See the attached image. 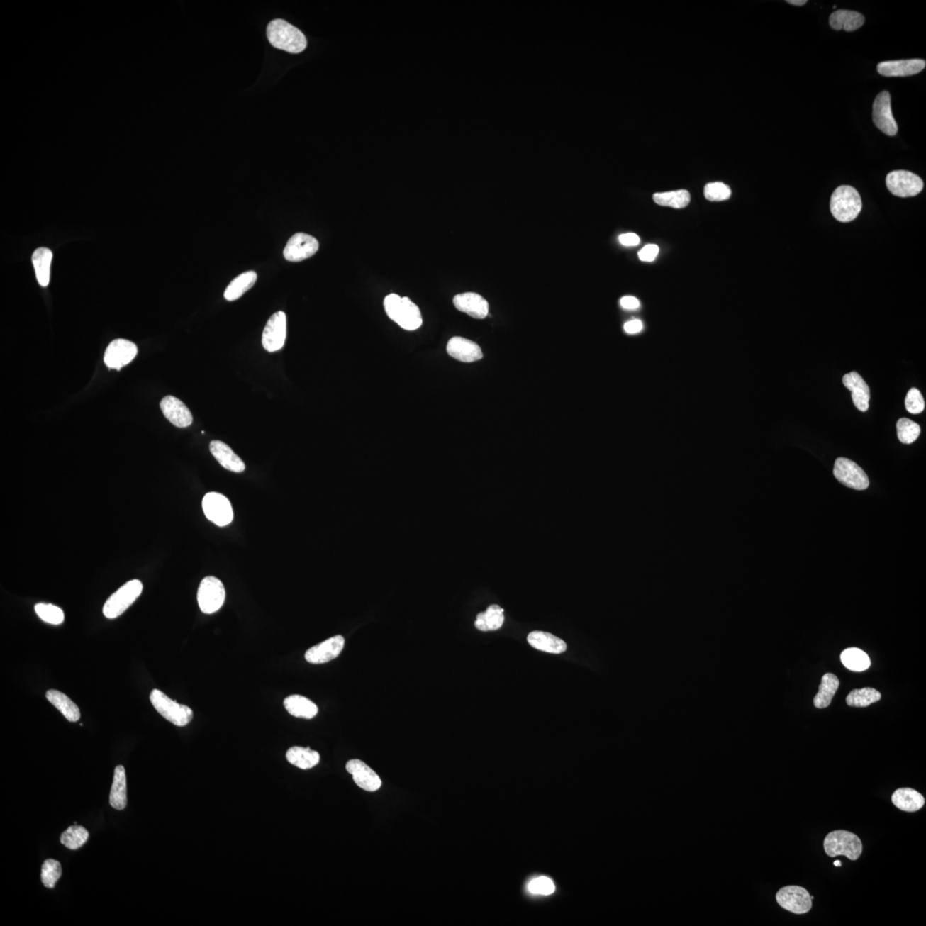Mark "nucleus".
<instances>
[{
	"mask_svg": "<svg viewBox=\"0 0 926 926\" xmlns=\"http://www.w3.org/2000/svg\"><path fill=\"white\" fill-rule=\"evenodd\" d=\"M384 306L388 317L406 330H416L423 323L419 307L408 297L389 294L384 299Z\"/></svg>",
	"mask_w": 926,
	"mask_h": 926,
	"instance_id": "f257e3e1",
	"label": "nucleus"
},
{
	"mask_svg": "<svg viewBox=\"0 0 926 926\" xmlns=\"http://www.w3.org/2000/svg\"><path fill=\"white\" fill-rule=\"evenodd\" d=\"M267 36L274 48L290 53H300L307 47L305 35L285 20L276 19L270 22Z\"/></svg>",
	"mask_w": 926,
	"mask_h": 926,
	"instance_id": "f03ea898",
	"label": "nucleus"
},
{
	"mask_svg": "<svg viewBox=\"0 0 926 926\" xmlns=\"http://www.w3.org/2000/svg\"><path fill=\"white\" fill-rule=\"evenodd\" d=\"M861 210V196L854 187L842 186L832 194L830 211L835 218L841 223L855 220Z\"/></svg>",
	"mask_w": 926,
	"mask_h": 926,
	"instance_id": "7ed1b4c3",
	"label": "nucleus"
},
{
	"mask_svg": "<svg viewBox=\"0 0 926 926\" xmlns=\"http://www.w3.org/2000/svg\"><path fill=\"white\" fill-rule=\"evenodd\" d=\"M823 847L830 857L843 855L853 861L857 860L863 852L861 839L857 835L846 830L831 832L827 835Z\"/></svg>",
	"mask_w": 926,
	"mask_h": 926,
	"instance_id": "20e7f679",
	"label": "nucleus"
},
{
	"mask_svg": "<svg viewBox=\"0 0 926 926\" xmlns=\"http://www.w3.org/2000/svg\"><path fill=\"white\" fill-rule=\"evenodd\" d=\"M150 699L155 710L175 726H186L194 718V711L191 708L179 704L161 691L155 689L151 691Z\"/></svg>",
	"mask_w": 926,
	"mask_h": 926,
	"instance_id": "39448f33",
	"label": "nucleus"
},
{
	"mask_svg": "<svg viewBox=\"0 0 926 926\" xmlns=\"http://www.w3.org/2000/svg\"><path fill=\"white\" fill-rule=\"evenodd\" d=\"M142 592L141 581L135 579L123 585L106 601L102 610L104 616L108 620L120 617L137 601Z\"/></svg>",
	"mask_w": 926,
	"mask_h": 926,
	"instance_id": "423d86ee",
	"label": "nucleus"
},
{
	"mask_svg": "<svg viewBox=\"0 0 926 926\" xmlns=\"http://www.w3.org/2000/svg\"><path fill=\"white\" fill-rule=\"evenodd\" d=\"M226 591L221 581L215 576H207L201 581L198 591L199 606L203 613L212 614L223 606Z\"/></svg>",
	"mask_w": 926,
	"mask_h": 926,
	"instance_id": "0eeeda50",
	"label": "nucleus"
},
{
	"mask_svg": "<svg viewBox=\"0 0 926 926\" xmlns=\"http://www.w3.org/2000/svg\"><path fill=\"white\" fill-rule=\"evenodd\" d=\"M886 184L888 191L899 198L917 196L924 188L923 180L920 176L905 170L893 171L888 174Z\"/></svg>",
	"mask_w": 926,
	"mask_h": 926,
	"instance_id": "6e6552de",
	"label": "nucleus"
},
{
	"mask_svg": "<svg viewBox=\"0 0 926 926\" xmlns=\"http://www.w3.org/2000/svg\"><path fill=\"white\" fill-rule=\"evenodd\" d=\"M202 506L206 518L216 525L225 527L232 523L233 519L232 505L224 495L208 493L204 496Z\"/></svg>",
	"mask_w": 926,
	"mask_h": 926,
	"instance_id": "1a4fd4ad",
	"label": "nucleus"
},
{
	"mask_svg": "<svg viewBox=\"0 0 926 926\" xmlns=\"http://www.w3.org/2000/svg\"><path fill=\"white\" fill-rule=\"evenodd\" d=\"M835 477L842 484L855 490H866L870 485L867 474L860 467L849 459H837L834 467Z\"/></svg>",
	"mask_w": 926,
	"mask_h": 926,
	"instance_id": "9d476101",
	"label": "nucleus"
},
{
	"mask_svg": "<svg viewBox=\"0 0 926 926\" xmlns=\"http://www.w3.org/2000/svg\"><path fill=\"white\" fill-rule=\"evenodd\" d=\"M778 904L786 911L795 915H805L813 908V900L805 888L800 886H786L776 894Z\"/></svg>",
	"mask_w": 926,
	"mask_h": 926,
	"instance_id": "9b49d317",
	"label": "nucleus"
},
{
	"mask_svg": "<svg viewBox=\"0 0 926 926\" xmlns=\"http://www.w3.org/2000/svg\"><path fill=\"white\" fill-rule=\"evenodd\" d=\"M286 338V316L284 311H277L269 318L262 337V344L265 350L273 353L284 347Z\"/></svg>",
	"mask_w": 926,
	"mask_h": 926,
	"instance_id": "f8f14e48",
	"label": "nucleus"
},
{
	"mask_svg": "<svg viewBox=\"0 0 926 926\" xmlns=\"http://www.w3.org/2000/svg\"><path fill=\"white\" fill-rule=\"evenodd\" d=\"M874 122L876 127L888 136H896L898 126L891 110V94L883 91L876 97L874 104Z\"/></svg>",
	"mask_w": 926,
	"mask_h": 926,
	"instance_id": "ddd939ff",
	"label": "nucleus"
},
{
	"mask_svg": "<svg viewBox=\"0 0 926 926\" xmlns=\"http://www.w3.org/2000/svg\"><path fill=\"white\" fill-rule=\"evenodd\" d=\"M319 247L316 238L304 233H295L284 248V255L290 262H301L313 257Z\"/></svg>",
	"mask_w": 926,
	"mask_h": 926,
	"instance_id": "4468645a",
	"label": "nucleus"
},
{
	"mask_svg": "<svg viewBox=\"0 0 926 926\" xmlns=\"http://www.w3.org/2000/svg\"><path fill=\"white\" fill-rule=\"evenodd\" d=\"M137 354L136 344L128 340L116 339L106 347L104 362L109 368L121 369L132 362Z\"/></svg>",
	"mask_w": 926,
	"mask_h": 926,
	"instance_id": "2eb2a0df",
	"label": "nucleus"
},
{
	"mask_svg": "<svg viewBox=\"0 0 926 926\" xmlns=\"http://www.w3.org/2000/svg\"><path fill=\"white\" fill-rule=\"evenodd\" d=\"M345 640L342 636H335L327 639L318 645L311 647L306 651L305 658L311 664H323L329 662L341 654Z\"/></svg>",
	"mask_w": 926,
	"mask_h": 926,
	"instance_id": "dca6fc26",
	"label": "nucleus"
},
{
	"mask_svg": "<svg viewBox=\"0 0 926 926\" xmlns=\"http://www.w3.org/2000/svg\"><path fill=\"white\" fill-rule=\"evenodd\" d=\"M346 769L353 776L356 785L367 792H375L382 786V781L378 774L362 761L359 759L348 761Z\"/></svg>",
	"mask_w": 926,
	"mask_h": 926,
	"instance_id": "f3484780",
	"label": "nucleus"
},
{
	"mask_svg": "<svg viewBox=\"0 0 926 926\" xmlns=\"http://www.w3.org/2000/svg\"><path fill=\"white\" fill-rule=\"evenodd\" d=\"M161 409L164 416L175 427L184 428L189 427L194 421L190 409L173 396H167L161 401Z\"/></svg>",
	"mask_w": 926,
	"mask_h": 926,
	"instance_id": "a211bd4d",
	"label": "nucleus"
},
{
	"mask_svg": "<svg viewBox=\"0 0 926 926\" xmlns=\"http://www.w3.org/2000/svg\"><path fill=\"white\" fill-rule=\"evenodd\" d=\"M925 65V60L920 59L884 61L878 65L876 69L883 77H908L923 71Z\"/></svg>",
	"mask_w": 926,
	"mask_h": 926,
	"instance_id": "6ab92c4d",
	"label": "nucleus"
},
{
	"mask_svg": "<svg viewBox=\"0 0 926 926\" xmlns=\"http://www.w3.org/2000/svg\"><path fill=\"white\" fill-rule=\"evenodd\" d=\"M453 303L457 310L474 318H485L489 313V302L478 294H457L454 297Z\"/></svg>",
	"mask_w": 926,
	"mask_h": 926,
	"instance_id": "aec40b11",
	"label": "nucleus"
},
{
	"mask_svg": "<svg viewBox=\"0 0 926 926\" xmlns=\"http://www.w3.org/2000/svg\"><path fill=\"white\" fill-rule=\"evenodd\" d=\"M448 354L459 362L471 363L483 358L481 347L469 339L454 337L447 344Z\"/></svg>",
	"mask_w": 926,
	"mask_h": 926,
	"instance_id": "412c9836",
	"label": "nucleus"
},
{
	"mask_svg": "<svg viewBox=\"0 0 926 926\" xmlns=\"http://www.w3.org/2000/svg\"><path fill=\"white\" fill-rule=\"evenodd\" d=\"M842 383L852 393V399L859 411L866 412L869 409L871 398L870 388L858 372H852L843 376Z\"/></svg>",
	"mask_w": 926,
	"mask_h": 926,
	"instance_id": "4be33fe9",
	"label": "nucleus"
},
{
	"mask_svg": "<svg viewBox=\"0 0 926 926\" xmlns=\"http://www.w3.org/2000/svg\"><path fill=\"white\" fill-rule=\"evenodd\" d=\"M210 450L213 456L224 469L235 473H242L245 470V462L225 442L213 440L210 444Z\"/></svg>",
	"mask_w": 926,
	"mask_h": 926,
	"instance_id": "5701e85b",
	"label": "nucleus"
},
{
	"mask_svg": "<svg viewBox=\"0 0 926 926\" xmlns=\"http://www.w3.org/2000/svg\"><path fill=\"white\" fill-rule=\"evenodd\" d=\"M528 642L535 649L549 654H559L567 649V645L562 639L553 636L551 633L539 632V630L530 633L528 636Z\"/></svg>",
	"mask_w": 926,
	"mask_h": 926,
	"instance_id": "b1692460",
	"label": "nucleus"
},
{
	"mask_svg": "<svg viewBox=\"0 0 926 926\" xmlns=\"http://www.w3.org/2000/svg\"><path fill=\"white\" fill-rule=\"evenodd\" d=\"M891 801L897 808L907 813H916L923 808L925 804L923 795L915 789L908 788L897 789L892 794Z\"/></svg>",
	"mask_w": 926,
	"mask_h": 926,
	"instance_id": "393cba45",
	"label": "nucleus"
},
{
	"mask_svg": "<svg viewBox=\"0 0 926 926\" xmlns=\"http://www.w3.org/2000/svg\"><path fill=\"white\" fill-rule=\"evenodd\" d=\"M866 18L857 11L839 10L830 15V24L835 30L852 32L863 26Z\"/></svg>",
	"mask_w": 926,
	"mask_h": 926,
	"instance_id": "a878e982",
	"label": "nucleus"
},
{
	"mask_svg": "<svg viewBox=\"0 0 926 926\" xmlns=\"http://www.w3.org/2000/svg\"><path fill=\"white\" fill-rule=\"evenodd\" d=\"M284 707L291 715L297 718L313 719L318 708L313 701L301 695H291L284 700Z\"/></svg>",
	"mask_w": 926,
	"mask_h": 926,
	"instance_id": "bb28decb",
	"label": "nucleus"
},
{
	"mask_svg": "<svg viewBox=\"0 0 926 926\" xmlns=\"http://www.w3.org/2000/svg\"><path fill=\"white\" fill-rule=\"evenodd\" d=\"M109 802L114 809L124 810L127 805V786L125 768L118 765L114 770L113 781L111 788Z\"/></svg>",
	"mask_w": 926,
	"mask_h": 926,
	"instance_id": "cd10ccee",
	"label": "nucleus"
},
{
	"mask_svg": "<svg viewBox=\"0 0 926 926\" xmlns=\"http://www.w3.org/2000/svg\"><path fill=\"white\" fill-rule=\"evenodd\" d=\"M52 261V252L47 247L36 249L32 255L37 281L42 286H48L50 282V268Z\"/></svg>",
	"mask_w": 926,
	"mask_h": 926,
	"instance_id": "c85d7f7f",
	"label": "nucleus"
},
{
	"mask_svg": "<svg viewBox=\"0 0 926 926\" xmlns=\"http://www.w3.org/2000/svg\"><path fill=\"white\" fill-rule=\"evenodd\" d=\"M46 698L71 723H76L80 720L79 708L62 692L49 690L47 691Z\"/></svg>",
	"mask_w": 926,
	"mask_h": 926,
	"instance_id": "c756f323",
	"label": "nucleus"
},
{
	"mask_svg": "<svg viewBox=\"0 0 926 926\" xmlns=\"http://www.w3.org/2000/svg\"><path fill=\"white\" fill-rule=\"evenodd\" d=\"M286 759L291 764L301 769H310L320 761V755L310 748L294 747L286 754Z\"/></svg>",
	"mask_w": 926,
	"mask_h": 926,
	"instance_id": "7c9ffc66",
	"label": "nucleus"
},
{
	"mask_svg": "<svg viewBox=\"0 0 926 926\" xmlns=\"http://www.w3.org/2000/svg\"><path fill=\"white\" fill-rule=\"evenodd\" d=\"M503 621V609L498 605H491L485 613L478 614L474 625L481 632H491L501 628Z\"/></svg>",
	"mask_w": 926,
	"mask_h": 926,
	"instance_id": "2f4dec72",
	"label": "nucleus"
},
{
	"mask_svg": "<svg viewBox=\"0 0 926 926\" xmlns=\"http://www.w3.org/2000/svg\"><path fill=\"white\" fill-rule=\"evenodd\" d=\"M257 278V273L254 272H247L240 274L228 286L224 293L225 299L228 301L238 300L252 288L254 284H256Z\"/></svg>",
	"mask_w": 926,
	"mask_h": 926,
	"instance_id": "473e14b6",
	"label": "nucleus"
},
{
	"mask_svg": "<svg viewBox=\"0 0 926 926\" xmlns=\"http://www.w3.org/2000/svg\"><path fill=\"white\" fill-rule=\"evenodd\" d=\"M839 686V681L837 676L832 674L823 675L818 693L814 698V705L818 708L829 707Z\"/></svg>",
	"mask_w": 926,
	"mask_h": 926,
	"instance_id": "72a5a7b5",
	"label": "nucleus"
},
{
	"mask_svg": "<svg viewBox=\"0 0 926 926\" xmlns=\"http://www.w3.org/2000/svg\"><path fill=\"white\" fill-rule=\"evenodd\" d=\"M841 659L843 665L847 669L854 671H863L866 670L871 666L870 658L868 654L863 650L851 647L844 650L841 654Z\"/></svg>",
	"mask_w": 926,
	"mask_h": 926,
	"instance_id": "f704fd0d",
	"label": "nucleus"
},
{
	"mask_svg": "<svg viewBox=\"0 0 926 926\" xmlns=\"http://www.w3.org/2000/svg\"><path fill=\"white\" fill-rule=\"evenodd\" d=\"M653 199L655 203L661 206L683 208L690 203L691 195L689 191L686 190H679L663 192V194H655L653 196Z\"/></svg>",
	"mask_w": 926,
	"mask_h": 926,
	"instance_id": "c9c22d12",
	"label": "nucleus"
},
{
	"mask_svg": "<svg viewBox=\"0 0 926 926\" xmlns=\"http://www.w3.org/2000/svg\"><path fill=\"white\" fill-rule=\"evenodd\" d=\"M89 839V832L82 826H71L61 835L60 842L69 849L77 850L83 847Z\"/></svg>",
	"mask_w": 926,
	"mask_h": 926,
	"instance_id": "e433bc0d",
	"label": "nucleus"
},
{
	"mask_svg": "<svg viewBox=\"0 0 926 926\" xmlns=\"http://www.w3.org/2000/svg\"><path fill=\"white\" fill-rule=\"evenodd\" d=\"M881 699L879 691L874 688H863V689L854 690L847 696V705L852 707H867L871 703L878 702Z\"/></svg>",
	"mask_w": 926,
	"mask_h": 926,
	"instance_id": "4c0bfd02",
	"label": "nucleus"
},
{
	"mask_svg": "<svg viewBox=\"0 0 926 926\" xmlns=\"http://www.w3.org/2000/svg\"><path fill=\"white\" fill-rule=\"evenodd\" d=\"M897 436L905 445H911L920 437L921 429L919 424L907 418H901L897 421Z\"/></svg>",
	"mask_w": 926,
	"mask_h": 926,
	"instance_id": "58836bf2",
	"label": "nucleus"
},
{
	"mask_svg": "<svg viewBox=\"0 0 926 926\" xmlns=\"http://www.w3.org/2000/svg\"><path fill=\"white\" fill-rule=\"evenodd\" d=\"M37 615L40 620L48 624L59 625L65 620V614L59 606L52 604L40 603L35 606Z\"/></svg>",
	"mask_w": 926,
	"mask_h": 926,
	"instance_id": "ea45409f",
	"label": "nucleus"
},
{
	"mask_svg": "<svg viewBox=\"0 0 926 926\" xmlns=\"http://www.w3.org/2000/svg\"><path fill=\"white\" fill-rule=\"evenodd\" d=\"M62 875V868L59 861L55 859H47L43 864L42 868V882L45 887L53 888L57 882Z\"/></svg>",
	"mask_w": 926,
	"mask_h": 926,
	"instance_id": "a19ab883",
	"label": "nucleus"
},
{
	"mask_svg": "<svg viewBox=\"0 0 926 926\" xmlns=\"http://www.w3.org/2000/svg\"><path fill=\"white\" fill-rule=\"evenodd\" d=\"M731 194L730 187L723 182L708 183L704 188V196L712 202L727 200L730 199Z\"/></svg>",
	"mask_w": 926,
	"mask_h": 926,
	"instance_id": "79ce46f5",
	"label": "nucleus"
},
{
	"mask_svg": "<svg viewBox=\"0 0 926 926\" xmlns=\"http://www.w3.org/2000/svg\"><path fill=\"white\" fill-rule=\"evenodd\" d=\"M905 406L907 411L913 415H917L924 411L925 407L924 397L917 389L912 388L908 391L905 396Z\"/></svg>",
	"mask_w": 926,
	"mask_h": 926,
	"instance_id": "37998d69",
	"label": "nucleus"
},
{
	"mask_svg": "<svg viewBox=\"0 0 926 926\" xmlns=\"http://www.w3.org/2000/svg\"><path fill=\"white\" fill-rule=\"evenodd\" d=\"M528 890L532 894L549 896L555 891V885L547 876H540V878L532 880L528 883Z\"/></svg>",
	"mask_w": 926,
	"mask_h": 926,
	"instance_id": "c03bdc74",
	"label": "nucleus"
},
{
	"mask_svg": "<svg viewBox=\"0 0 926 926\" xmlns=\"http://www.w3.org/2000/svg\"><path fill=\"white\" fill-rule=\"evenodd\" d=\"M658 253L659 247L657 245L649 244L647 245L646 247H643L641 251L638 252V256L642 261L652 262L655 260V257H657Z\"/></svg>",
	"mask_w": 926,
	"mask_h": 926,
	"instance_id": "a18cd8bd",
	"label": "nucleus"
},
{
	"mask_svg": "<svg viewBox=\"0 0 926 926\" xmlns=\"http://www.w3.org/2000/svg\"><path fill=\"white\" fill-rule=\"evenodd\" d=\"M618 240H620V242L623 245H625V247H636V245L640 244L641 241L640 238H639L636 233H632L621 235L620 238H618Z\"/></svg>",
	"mask_w": 926,
	"mask_h": 926,
	"instance_id": "49530a36",
	"label": "nucleus"
},
{
	"mask_svg": "<svg viewBox=\"0 0 926 926\" xmlns=\"http://www.w3.org/2000/svg\"><path fill=\"white\" fill-rule=\"evenodd\" d=\"M620 305L623 308L627 310H635L640 306V302H639L637 298L633 296H625L621 299Z\"/></svg>",
	"mask_w": 926,
	"mask_h": 926,
	"instance_id": "de8ad7c7",
	"label": "nucleus"
},
{
	"mask_svg": "<svg viewBox=\"0 0 926 926\" xmlns=\"http://www.w3.org/2000/svg\"><path fill=\"white\" fill-rule=\"evenodd\" d=\"M643 328L642 323L638 319L627 322L624 326L626 333L637 334L642 331Z\"/></svg>",
	"mask_w": 926,
	"mask_h": 926,
	"instance_id": "09e8293b",
	"label": "nucleus"
},
{
	"mask_svg": "<svg viewBox=\"0 0 926 926\" xmlns=\"http://www.w3.org/2000/svg\"><path fill=\"white\" fill-rule=\"evenodd\" d=\"M786 2L790 4V5L796 6H802L805 5V4L807 3L806 0H788V1Z\"/></svg>",
	"mask_w": 926,
	"mask_h": 926,
	"instance_id": "8fccbe9b",
	"label": "nucleus"
},
{
	"mask_svg": "<svg viewBox=\"0 0 926 926\" xmlns=\"http://www.w3.org/2000/svg\"><path fill=\"white\" fill-rule=\"evenodd\" d=\"M834 866H842V863H841V861H839V860H837V861H835V862L834 863Z\"/></svg>",
	"mask_w": 926,
	"mask_h": 926,
	"instance_id": "3c124183",
	"label": "nucleus"
}]
</instances>
